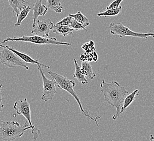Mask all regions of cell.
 <instances>
[{
    "label": "cell",
    "instance_id": "e0dca14e",
    "mask_svg": "<svg viewBox=\"0 0 154 141\" xmlns=\"http://www.w3.org/2000/svg\"><path fill=\"white\" fill-rule=\"evenodd\" d=\"M47 6L48 8L57 13H61L63 10L60 0H47Z\"/></svg>",
    "mask_w": 154,
    "mask_h": 141
},
{
    "label": "cell",
    "instance_id": "d4e9b609",
    "mask_svg": "<svg viewBox=\"0 0 154 141\" xmlns=\"http://www.w3.org/2000/svg\"><path fill=\"white\" fill-rule=\"evenodd\" d=\"M123 0H114L111 3H110L109 6H107L106 9H113L117 8L119 7L120 3H122Z\"/></svg>",
    "mask_w": 154,
    "mask_h": 141
},
{
    "label": "cell",
    "instance_id": "5b68a950",
    "mask_svg": "<svg viewBox=\"0 0 154 141\" xmlns=\"http://www.w3.org/2000/svg\"><path fill=\"white\" fill-rule=\"evenodd\" d=\"M110 32L113 35H118L122 38L126 36L147 39L148 37L154 38V33H138L134 32L120 22H112L109 24Z\"/></svg>",
    "mask_w": 154,
    "mask_h": 141
},
{
    "label": "cell",
    "instance_id": "5bb4252c",
    "mask_svg": "<svg viewBox=\"0 0 154 141\" xmlns=\"http://www.w3.org/2000/svg\"><path fill=\"white\" fill-rule=\"evenodd\" d=\"M80 68L86 78H87L89 79L92 80L96 76V74L93 71L92 65L90 62H82Z\"/></svg>",
    "mask_w": 154,
    "mask_h": 141
},
{
    "label": "cell",
    "instance_id": "2e32d148",
    "mask_svg": "<svg viewBox=\"0 0 154 141\" xmlns=\"http://www.w3.org/2000/svg\"><path fill=\"white\" fill-rule=\"evenodd\" d=\"M74 66H75V71L73 74V76L76 78L79 82H81L83 85H85L88 83V80L86 79L84 74H83L79 65L78 64V62L75 59H73Z\"/></svg>",
    "mask_w": 154,
    "mask_h": 141
},
{
    "label": "cell",
    "instance_id": "3957f363",
    "mask_svg": "<svg viewBox=\"0 0 154 141\" xmlns=\"http://www.w3.org/2000/svg\"><path fill=\"white\" fill-rule=\"evenodd\" d=\"M26 121L23 125L15 121H0V139L6 141L15 140L24 135L27 130L31 129L27 126Z\"/></svg>",
    "mask_w": 154,
    "mask_h": 141
},
{
    "label": "cell",
    "instance_id": "7402d4cb",
    "mask_svg": "<svg viewBox=\"0 0 154 141\" xmlns=\"http://www.w3.org/2000/svg\"><path fill=\"white\" fill-rule=\"evenodd\" d=\"M68 26L71 27L73 30H85L86 32H88V30L86 28L83 26L82 24H80L79 22H78L77 20H75L74 19L72 18L71 22V24H69Z\"/></svg>",
    "mask_w": 154,
    "mask_h": 141
},
{
    "label": "cell",
    "instance_id": "9c48e42d",
    "mask_svg": "<svg viewBox=\"0 0 154 141\" xmlns=\"http://www.w3.org/2000/svg\"><path fill=\"white\" fill-rule=\"evenodd\" d=\"M54 24L50 19H45L42 20H37L36 25L33 28L31 34L39 35L42 37L48 38L50 35V32L53 29Z\"/></svg>",
    "mask_w": 154,
    "mask_h": 141
},
{
    "label": "cell",
    "instance_id": "ffe728a7",
    "mask_svg": "<svg viewBox=\"0 0 154 141\" xmlns=\"http://www.w3.org/2000/svg\"><path fill=\"white\" fill-rule=\"evenodd\" d=\"M80 59L82 62H91L92 60L97 62L98 60L97 54L96 52V50L90 52H85V53H83L80 56Z\"/></svg>",
    "mask_w": 154,
    "mask_h": 141
},
{
    "label": "cell",
    "instance_id": "4fadbf2b",
    "mask_svg": "<svg viewBox=\"0 0 154 141\" xmlns=\"http://www.w3.org/2000/svg\"><path fill=\"white\" fill-rule=\"evenodd\" d=\"M8 1L9 6L13 9V14H15L17 16L21 10L26 6L25 0H8Z\"/></svg>",
    "mask_w": 154,
    "mask_h": 141
},
{
    "label": "cell",
    "instance_id": "7c38bea8",
    "mask_svg": "<svg viewBox=\"0 0 154 141\" xmlns=\"http://www.w3.org/2000/svg\"><path fill=\"white\" fill-rule=\"evenodd\" d=\"M140 94H139V90L138 89H136L133 92H132L130 94H128L125 97L123 101L122 105L120 109V115L124 113L125 110L130 105L134 100H135L136 98Z\"/></svg>",
    "mask_w": 154,
    "mask_h": 141
},
{
    "label": "cell",
    "instance_id": "7a4b0ae2",
    "mask_svg": "<svg viewBox=\"0 0 154 141\" xmlns=\"http://www.w3.org/2000/svg\"><path fill=\"white\" fill-rule=\"evenodd\" d=\"M48 74L50 75L51 76V78L54 80V81L56 83V86H57L60 89L67 91L68 93L73 97L75 100L77 101V103L79 106L80 111L83 113V115H84V116L87 117L89 118L92 121H94L96 124V125L98 126H99L98 124L97 120L98 119L101 118V116H96V117H93L90 115L89 110H85L83 108L79 96L77 94V92L74 90V88L76 86L75 81L73 80L69 79L67 77L62 76L60 74L57 73L56 72H53L51 70H48Z\"/></svg>",
    "mask_w": 154,
    "mask_h": 141
},
{
    "label": "cell",
    "instance_id": "ba28073f",
    "mask_svg": "<svg viewBox=\"0 0 154 141\" xmlns=\"http://www.w3.org/2000/svg\"><path fill=\"white\" fill-rule=\"evenodd\" d=\"M39 73L42 77L43 81V92L41 96V99L45 102H48L49 100H51L55 94H57L56 90V83L54 80L49 79L45 76L44 70L42 69L41 66L37 65Z\"/></svg>",
    "mask_w": 154,
    "mask_h": 141
},
{
    "label": "cell",
    "instance_id": "cb8c5ba5",
    "mask_svg": "<svg viewBox=\"0 0 154 141\" xmlns=\"http://www.w3.org/2000/svg\"><path fill=\"white\" fill-rule=\"evenodd\" d=\"M72 18L69 15L68 16L65 17L62 20L60 21L59 22H57V24H55V26H69V24L71 22Z\"/></svg>",
    "mask_w": 154,
    "mask_h": 141
},
{
    "label": "cell",
    "instance_id": "ac0fdd59",
    "mask_svg": "<svg viewBox=\"0 0 154 141\" xmlns=\"http://www.w3.org/2000/svg\"><path fill=\"white\" fill-rule=\"evenodd\" d=\"M69 15L72 18L74 19L75 20H77L78 22H79L80 24L83 25V27L85 28L87 26H89L90 25V22H89L88 19L86 18L85 15L82 13L80 11H78L77 13L74 14H69Z\"/></svg>",
    "mask_w": 154,
    "mask_h": 141
},
{
    "label": "cell",
    "instance_id": "44dd1931",
    "mask_svg": "<svg viewBox=\"0 0 154 141\" xmlns=\"http://www.w3.org/2000/svg\"><path fill=\"white\" fill-rule=\"evenodd\" d=\"M122 6H119V7L117 8H113V9H106L104 12H100L97 14V16H104V17H108V16H117L119 14V13L122 10Z\"/></svg>",
    "mask_w": 154,
    "mask_h": 141
},
{
    "label": "cell",
    "instance_id": "9a60e30c",
    "mask_svg": "<svg viewBox=\"0 0 154 141\" xmlns=\"http://www.w3.org/2000/svg\"><path fill=\"white\" fill-rule=\"evenodd\" d=\"M73 30L72 28L68 26H55L53 31L57 35H61L66 37L67 35H73Z\"/></svg>",
    "mask_w": 154,
    "mask_h": 141
},
{
    "label": "cell",
    "instance_id": "484cf974",
    "mask_svg": "<svg viewBox=\"0 0 154 141\" xmlns=\"http://www.w3.org/2000/svg\"><path fill=\"white\" fill-rule=\"evenodd\" d=\"M2 84L0 85V112L3 111V109L4 108V104H2V98H3V94L2 93Z\"/></svg>",
    "mask_w": 154,
    "mask_h": 141
},
{
    "label": "cell",
    "instance_id": "277c9868",
    "mask_svg": "<svg viewBox=\"0 0 154 141\" xmlns=\"http://www.w3.org/2000/svg\"><path fill=\"white\" fill-rule=\"evenodd\" d=\"M8 41H22L26 42H30L36 45H63L70 46L71 43L63 42L58 41L57 38H45L39 35H35L32 36H22L20 37L7 38L3 40L0 44H3Z\"/></svg>",
    "mask_w": 154,
    "mask_h": 141
},
{
    "label": "cell",
    "instance_id": "6da1fadb",
    "mask_svg": "<svg viewBox=\"0 0 154 141\" xmlns=\"http://www.w3.org/2000/svg\"><path fill=\"white\" fill-rule=\"evenodd\" d=\"M101 92L103 94L104 101L110 105L116 108V112L113 116V120H116L120 116V109L125 97L128 94L125 88L119 84L118 82L112 81L106 82L103 80L100 84Z\"/></svg>",
    "mask_w": 154,
    "mask_h": 141
},
{
    "label": "cell",
    "instance_id": "30bf717a",
    "mask_svg": "<svg viewBox=\"0 0 154 141\" xmlns=\"http://www.w3.org/2000/svg\"><path fill=\"white\" fill-rule=\"evenodd\" d=\"M0 47L2 48H6L7 49H8L9 50H11L13 52L15 53L17 56H18L21 60H23L24 62H25L26 63H29V64H37V65H40L41 66L45 67V68H51L50 66L48 65H45L42 63H41L39 62V59H37L35 60V59L32 58V57H31L30 56H29L26 53H23V52H21L18 51V50H15L14 48L13 47H9V46L6 45V46H4L2 44H0Z\"/></svg>",
    "mask_w": 154,
    "mask_h": 141
},
{
    "label": "cell",
    "instance_id": "52a82bcc",
    "mask_svg": "<svg viewBox=\"0 0 154 141\" xmlns=\"http://www.w3.org/2000/svg\"><path fill=\"white\" fill-rule=\"evenodd\" d=\"M0 62L9 68L20 66L29 70V68L26 63L8 49L2 47L0 50Z\"/></svg>",
    "mask_w": 154,
    "mask_h": 141
},
{
    "label": "cell",
    "instance_id": "8992f818",
    "mask_svg": "<svg viewBox=\"0 0 154 141\" xmlns=\"http://www.w3.org/2000/svg\"><path fill=\"white\" fill-rule=\"evenodd\" d=\"M14 109L17 111L18 115H23L26 119L27 121L31 127L32 134L33 136V139L35 141L38 137L41 134V130L37 129L35 126L33 125L31 118V108L30 104L28 102L27 98H25L24 99L16 101L14 104Z\"/></svg>",
    "mask_w": 154,
    "mask_h": 141
},
{
    "label": "cell",
    "instance_id": "4316f807",
    "mask_svg": "<svg viewBox=\"0 0 154 141\" xmlns=\"http://www.w3.org/2000/svg\"><path fill=\"white\" fill-rule=\"evenodd\" d=\"M151 141H152V140H154V138H153V136L151 135Z\"/></svg>",
    "mask_w": 154,
    "mask_h": 141
},
{
    "label": "cell",
    "instance_id": "603a6c76",
    "mask_svg": "<svg viewBox=\"0 0 154 141\" xmlns=\"http://www.w3.org/2000/svg\"><path fill=\"white\" fill-rule=\"evenodd\" d=\"M82 48L87 52H90L95 50V43L93 41L86 42L82 46Z\"/></svg>",
    "mask_w": 154,
    "mask_h": 141
},
{
    "label": "cell",
    "instance_id": "d6986e66",
    "mask_svg": "<svg viewBox=\"0 0 154 141\" xmlns=\"http://www.w3.org/2000/svg\"><path fill=\"white\" fill-rule=\"evenodd\" d=\"M32 10V8L30 6H26L24 8L21 10L19 15L17 16V21L15 23V27L20 26L22 22L26 18L29 13Z\"/></svg>",
    "mask_w": 154,
    "mask_h": 141
},
{
    "label": "cell",
    "instance_id": "8fae6325",
    "mask_svg": "<svg viewBox=\"0 0 154 141\" xmlns=\"http://www.w3.org/2000/svg\"><path fill=\"white\" fill-rule=\"evenodd\" d=\"M43 0H38L33 4L32 9L33 11V14L32 28L36 25V21L39 16H45L48 10V8L45 4H43L42 2Z\"/></svg>",
    "mask_w": 154,
    "mask_h": 141
}]
</instances>
